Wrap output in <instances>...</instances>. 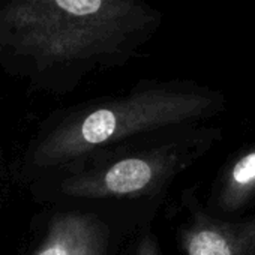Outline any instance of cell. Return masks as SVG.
<instances>
[{"instance_id": "3", "label": "cell", "mask_w": 255, "mask_h": 255, "mask_svg": "<svg viewBox=\"0 0 255 255\" xmlns=\"http://www.w3.org/2000/svg\"><path fill=\"white\" fill-rule=\"evenodd\" d=\"M168 129L96 149L33 179L27 188L41 204L113 212L141 225L143 209L182 164L177 146L164 141Z\"/></svg>"}, {"instance_id": "5", "label": "cell", "mask_w": 255, "mask_h": 255, "mask_svg": "<svg viewBox=\"0 0 255 255\" xmlns=\"http://www.w3.org/2000/svg\"><path fill=\"white\" fill-rule=\"evenodd\" d=\"M183 242L188 255H231L227 239L212 228L194 227L185 233Z\"/></svg>"}, {"instance_id": "4", "label": "cell", "mask_w": 255, "mask_h": 255, "mask_svg": "<svg viewBox=\"0 0 255 255\" xmlns=\"http://www.w3.org/2000/svg\"><path fill=\"white\" fill-rule=\"evenodd\" d=\"M140 230L132 219L105 210L54 207L30 255H116L128 234Z\"/></svg>"}, {"instance_id": "8", "label": "cell", "mask_w": 255, "mask_h": 255, "mask_svg": "<svg viewBox=\"0 0 255 255\" xmlns=\"http://www.w3.org/2000/svg\"><path fill=\"white\" fill-rule=\"evenodd\" d=\"M5 185H6V170H5V165H3L2 153H0V210H2V206H3Z\"/></svg>"}, {"instance_id": "7", "label": "cell", "mask_w": 255, "mask_h": 255, "mask_svg": "<svg viewBox=\"0 0 255 255\" xmlns=\"http://www.w3.org/2000/svg\"><path fill=\"white\" fill-rule=\"evenodd\" d=\"M233 179L240 183H249L251 180L255 179V153H251L248 156H245L236 167L233 171Z\"/></svg>"}, {"instance_id": "1", "label": "cell", "mask_w": 255, "mask_h": 255, "mask_svg": "<svg viewBox=\"0 0 255 255\" xmlns=\"http://www.w3.org/2000/svg\"><path fill=\"white\" fill-rule=\"evenodd\" d=\"M162 20L147 0H0V71L63 96L137 59Z\"/></svg>"}, {"instance_id": "6", "label": "cell", "mask_w": 255, "mask_h": 255, "mask_svg": "<svg viewBox=\"0 0 255 255\" xmlns=\"http://www.w3.org/2000/svg\"><path fill=\"white\" fill-rule=\"evenodd\" d=\"M131 255H161L159 243L152 231L143 228L140 233L138 230V234L131 249Z\"/></svg>"}, {"instance_id": "2", "label": "cell", "mask_w": 255, "mask_h": 255, "mask_svg": "<svg viewBox=\"0 0 255 255\" xmlns=\"http://www.w3.org/2000/svg\"><path fill=\"white\" fill-rule=\"evenodd\" d=\"M209 104V96L189 84L141 80L123 93L57 110L42 120L27 141L17 164V177L27 185L96 149L188 122Z\"/></svg>"}]
</instances>
